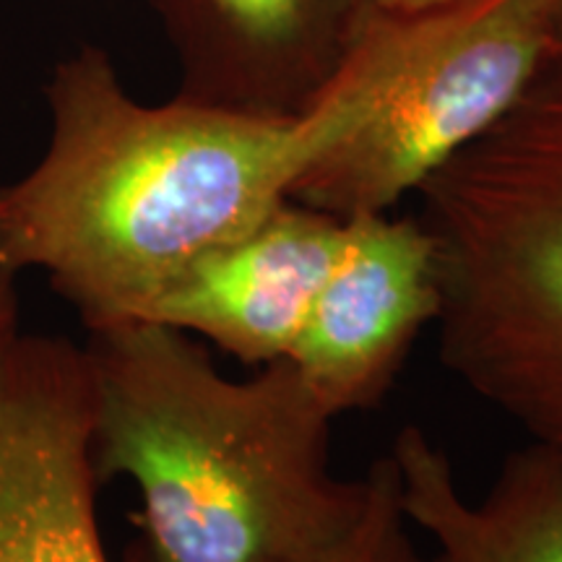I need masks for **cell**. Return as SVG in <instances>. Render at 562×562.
<instances>
[{"mask_svg": "<svg viewBox=\"0 0 562 562\" xmlns=\"http://www.w3.org/2000/svg\"><path fill=\"white\" fill-rule=\"evenodd\" d=\"M50 144L0 186V263L42 269L83 328L144 321L182 271L240 240L300 175L364 121L372 74L357 47L300 115L175 97L144 104L110 53L76 47L47 76Z\"/></svg>", "mask_w": 562, "mask_h": 562, "instance_id": "cell-1", "label": "cell"}, {"mask_svg": "<svg viewBox=\"0 0 562 562\" xmlns=\"http://www.w3.org/2000/svg\"><path fill=\"white\" fill-rule=\"evenodd\" d=\"M87 334L91 472L140 492L125 562H313L355 526L368 482L331 472L334 414L292 360L232 381L167 323Z\"/></svg>", "mask_w": 562, "mask_h": 562, "instance_id": "cell-2", "label": "cell"}, {"mask_svg": "<svg viewBox=\"0 0 562 562\" xmlns=\"http://www.w3.org/2000/svg\"><path fill=\"white\" fill-rule=\"evenodd\" d=\"M417 193L438 248L440 362L562 461V37Z\"/></svg>", "mask_w": 562, "mask_h": 562, "instance_id": "cell-3", "label": "cell"}, {"mask_svg": "<svg viewBox=\"0 0 562 562\" xmlns=\"http://www.w3.org/2000/svg\"><path fill=\"white\" fill-rule=\"evenodd\" d=\"M558 37L552 0H461L425 13L370 5L355 34L372 74L368 115L290 199L339 220L389 214L501 121Z\"/></svg>", "mask_w": 562, "mask_h": 562, "instance_id": "cell-4", "label": "cell"}, {"mask_svg": "<svg viewBox=\"0 0 562 562\" xmlns=\"http://www.w3.org/2000/svg\"><path fill=\"white\" fill-rule=\"evenodd\" d=\"M89 435L79 344L42 334L0 339V562H108Z\"/></svg>", "mask_w": 562, "mask_h": 562, "instance_id": "cell-5", "label": "cell"}, {"mask_svg": "<svg viewBox=\"0 0 562 562\" xmlns=\"http://www.w3.org/2000/svg\"><path fill=\"white\" fill-rule=\"evenodd\" d=\"M438 248L419 220H347V245L286 360L334 417L381 404L419 331L438 321Z\"/></svg>", "mask_w": 562, "mask_h": 562, "instance_id": "cell-6", "label": "cell"}, {"mask_svg": "<svg viewBox=\"0 0 562 562\" xmlns=\"http://www.w3.org/2000/svg\"><path fill=\"white\" fill-rule=\"evenodd\" d=\"M180 63L178 100L300 115L339 74L368 0H149Z\"/></svg>", "mask_w": 562, "mask_h": 562, "instance_id": "cell-7", "label": "cell"}, {"mask_svg": "<svg viewBox=\"0 0 562 562\" xmlns=\"http://www.w3.org/2000/svg\"><path fill=\"white\" fill-rule=\"evenodd\" d=\"M344 245L347 220L286 199L240 240L182 271L144 321L203 336L245 364L284 360Z\"/></svg>", "mask_w": 562, "mask_h": 562, "instance_id": "cell-8", "label": "cell"}, {"mask_svg": "<svg viewBox=\"0 0 562 562\" xmlns=\"http://www.w3.org/2000/svg\"><path fill=\"white\" fill-rule=\"evenodd\" d=\"M391 456L406 518L438 547L430 562H562V461L552 451H513L480 503L461 495L448 453L419 427H404Z\"/></svg>", "mask_w": 562, "mask_h": 562, "instance_id": "cell-9", "label": "cell"}, {"mask_svg": "<svg viewBox=\"0 0 562 562\" xmlns=\"http://www.w3.org/2000/svg\"><path fill=\"white\" fill-rule=\"evenodd\" d=\"M364 482L368 495L355 526L313 562H430L414 547L393 456L372 463Z\"/></svg>", "mask_w": 562, "mask_h": 562, "instance_id": "cell-10", "label": "cell"}, {"mask_svg": "<svg viewBox=\"0 0 562 562\" xmlns=\"http://www.w3.org/2000/svg\"><path fill=\"white\" fill-rule=\"evenodd\" d=\"M16 271L0 263V336L19 328V290Z\"/></svg>", "mask_w": 562, "mask_h": 562, "instance_id": "cell-11", "label": "cell"}, {"mask_svg": "<svg viewBox=\"0 0 562 562\" xmlns=\"http://www.w3.org/2000/svg\"><path fill=\"white\" fill-rule=\"evenodd\" d=\"M453 3H461V0H368V5L385 13H425Z\"/></svg>", "mask_w": 562, "mask_h": 562, "instance_id": "cell-12", "label": "cell"}, {"mask_svg": "<svg viewBox=\"0 0 562 562\" xmlns=\"http://www.w3.org/2000/svg\"><path fill=\"white\" fill-rule=\"evenodd\" d=\"M554 9V21H558V34L562 37V0H552Z\"/></svg>", "mask_w": 562, "mask_h": 562, "instance_id": "cell-13", "label": "cell"}]
</instances>
